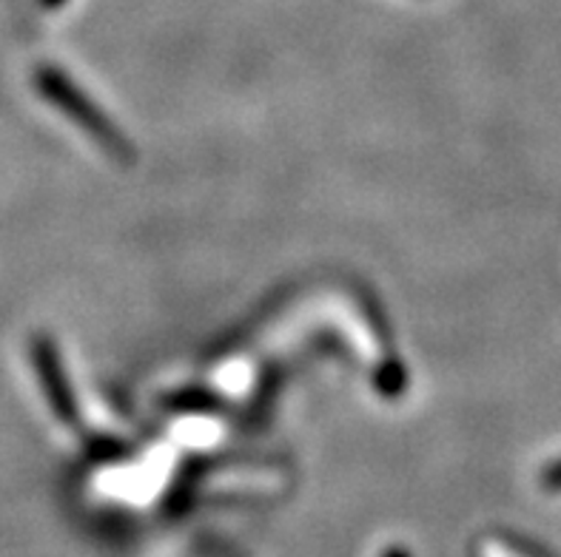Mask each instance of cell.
I'll list each match as a JSON object with an SVG mask.
<instances>
[{
    "label": "cell",
    "instance_id": "obj_1",
    "mask_svg": "<svg viewBox=\"0 0 561 557\" xmlns=\"http://www.w3.org/2000/svg\"><path fill=\"white\" fill-rule=\"evenodd\" d=\"M37 85H43L46 97H49L51 103H57L60 108H66V112H69L80 126L89 128L100 142H106L112 149H121V137L114 135V128L106 126V120L100 117L98 108H94L89 100H83V94H80L78 89H71L69 80L57 78L51 71H43V74H37Z\"/></svg>",
    "mask_w": 561,
    "mask_h": 557
},
{
    "label": "cell",
    "instance_id": "obj_2",
    "mask_svg": "<svg viewBox=\"0 0 561 557\" xmlns=\"http://www.w3.org/2000/svg\"><path fill=\"white\" fill-rule=\"evenodd\" d=\"M35 359H37V370L43 373V379H49V395H51V404H55L57 416H71V402L69 395L60 393V379H57V370H55V359H51L49 347L43 341V347H35Z\"/></svg>",
    "mask_w": 561,
    "mask_h": 557
}]
</instances>
